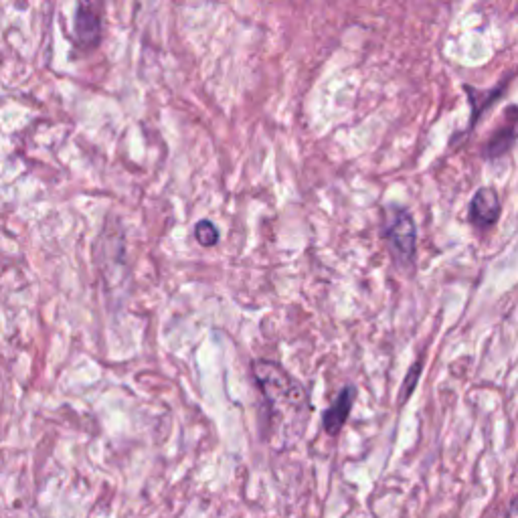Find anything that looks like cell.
I'll return each mask as SVG.
<instances>
[{
  "instance_id": "cell-6",
  "label": "cell",
  "mask_w": 518,
  "mask_h": 518,
  "mask_svg": "<svg viewBox=\"0 0 518 518\" xmlns=\"http://www.w3.org/2000/svg\"><path fill=\"white\" fill-rule=\"evenodd\" d=\"M514 136H516V132H514V114H512L510 124L498 128V130L492 134V138L486 142L484 156L490 158V160H492V158H500L502 154H506V152L514 146Z\"/></svg>"
},
{
  "instance_id": "cell-5",
  "label": "cell",
  "mask_w": 518,
  "mask_h": 518,
  "mask_svg": "<svg viewBox=\"0 0 518 518\" xmlns=\"http://www.w3.org/2000/svg\"><path fill=\"white\" fill-rule=\"evenodd\" d=\"M73 23H75V39L81 47H96L100 43L102 21L88 3H79Z\"/></svg>"
},
{
  "instance_id": "cell-8",
  "label": "cell",
  "mask_w": 518,
  "mask_h": 518,
  "mask_svg": "<svg viewBox=\"0 0 518 518\" xmlns=\"http://www.w3.org/2000/svg\"><path fill=\"white\" fill-rule=\"evenodd\" d=\"M421 369H423L421 361H415V363H413V367L409 369V373H407V377H405V383H403V387H401V391H399V405H403V403L411 397V393L415 391Z\"/></svg>"
},
{
  "instance_id": "cell-4",
  "label": "cell",
  "mask_w": 518,
  "mask_h": 518,
  "mask_svg": "<svg viewBox=\"0 0 518 518\" xmlns=\"http://www.w3.org/2000/svg\"><path fill=\"white\" fill-rule=\"evenodd\" d=\"M357 399V387L355 385H347L342 387V391L338 393V397L334 399V403L324 411L322 415V427L328 436H338L340 429L347 423L353 405Z\"/></svg>"
},
{
  "instance_id": "cell-3",
  "label": "cell",
  "mask_w": 518,
  "mask_h": 518,
  "mask_svg": "<svg viewBox=\"0 0 518 518\" xmlns=\"http://www.w3.org/2000/svg\"><path fill=\"white\" fill-rule=\"evenodd\" d=\"M500 213H502V205L496 189L492 187L478 189L470 201V211H468L470 223L480 229H486L496 225V221L500 219Z\"/></svg>"
},
{
  "instance_id": "cell-1",
  "label": "cell",
  "mask_w": 518,
  "mask_h": 518,
  "mask_svg": "<svg viewBox=\"0 0 518 518\" xmlns=\"http://www.w3.org/2000/svg\"><path fill=\"white\" fill-rule=\"evenodd\" d=\"M251 371L266 405L264 440L276 450L294 446L302 438L312 411L306 389L274 361H253Z\"/></svg>"
},
{
  "instance_id": "cell-2",
  "label": "cell",
  "mask_w": 518,
  "mask_h": 518,
  "mask_svg": "<svg viewBox=\"0 0 518 518\" xmlns=\"http://www.w3.org/2000/svg\"><path fill=\"white\" fill-rule=\"evenodd\" d=\"M389 251L399 266H411L417 251V227L411 213L403 207H393L385 225Z\"/></svg>"
},
{
  "instance_id": "cell-7",
  "label": "cell",
  "mask_w": 518,
  "mask_h": 518,
  "mask_svg": "<svg viewBox=\"0 0 518 518\" xmlns=\"http://www.w3.org/2000/svg\"><path fill=\"white\" fill-rule=\"evenodd\" d=\"M195 239L199 241L201 247H213L219 243V231L211 221L203 219L195 227Z\"/></svg>"
}]
</instances>
